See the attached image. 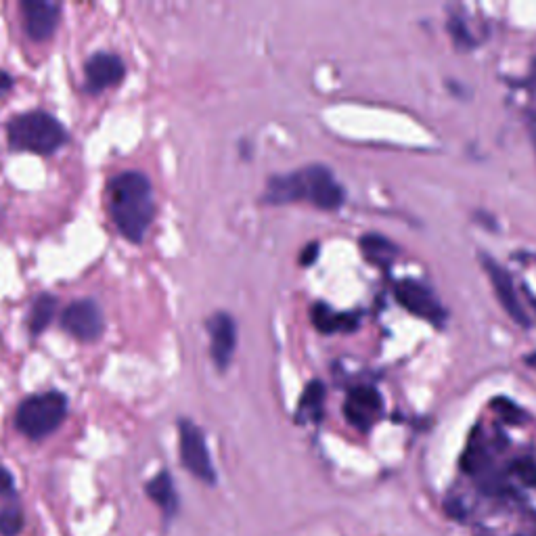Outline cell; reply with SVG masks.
Wrapping results in <instances>:
<instances>
[{"label":"cell","mask_w":536,"mask_h":536,"mask_svg":"<svg viewBox=\"0 0 536 536\" xmlns=\"http://www.w3.org/2000/svg\"><path fill=\"white\" fill-rule=\"evenodd\" d=\"M482 262H484V271H486V275L490 277V283H493V289H495V294H497L499 304L503 306V310H505L507 315H509L513 321H516L518 325L528 327L530 321H528L526 312H524V308H522V304H520V298H518V294H516V285H513L509 273L505 271V268H503L497 260H493V258L484 256Z\"/></svg>","instance_id":"cell-8"},{"label":"cell","mask_w":536,"mask_h":536,"mask_svg":"<svg viewBox=\"0 0 536 536\" xmlns=\"http://www.w3.org/2000/svg\"><path fill=\"white\" fill-rule=\"evenodd\" d=\"M296 199H308L321 210H338L344 204V189L325 166H308L268 181L266 204H292Z\"/></svg>","instance_id":"cell-2"},{"label":"cell","mask_w":536,"mask_h":536,"mask_svg":"<svg viewBox=\"0 0 536 536\" xmlns=\"http://www.w3.org/2000/svg\"><path fill=\"white\" fill-rule=\"evenodd\" d=\"M7 141L19 151L51 155L67 143V130L47 111H26L7 124Z\"/></svg>","instance_id":"cell-3"},{"label":"cell","mask_w":536,"mask_h":536,"mask_svg":"<svg viewBox=\"0 0 536 536\" xmlns=\"http://www.w3.org/2000/svg\"><path fill=\"white\" fill-rule=\"evenodd\" d=\"M11 88H13V78L7 72L0 70V97L7 95Z\"/></svg>","instance_id":"cell-23"},{"label":"cell","mask_w":536,"mask_h":536,"mask_svg":"<svg viewBox=\"0 0 536 536\" xmlns=\"http://www.w3.org/2000/svg\"><path fill=\"white\" fill-rule=\"evenodd\" d=\"M310 319L312 323H315V327L323 333H333V331H340V329H350L354 327L352 323H348L350 317H344V315H335V312L327 306V304H315L310 310Z\"/></svg>","instance_id":"cell-16"},{"label":"cell","mask_w":536,"mask_h":536,"mask_svg":"<svg viewBox=\"0 0 536 536\" xmlns=\"http://www.w3.org/2000/svg\"><path fill=\"white\" fill-rule=\"evenodd\" d=\"M526 363H528V365H530V367L536 371V352H532V354H528V356H526Z\"/></svg>","instance_id":"cell-24"},{"label":"cell","mask_w":536,"mask_h":536,"mask_svg":"<svg viewBox=\"0 0 536 536\" xmlns=\"http://www.w3.org/2000/svg\"><path fill=\"white\" fill-rule=\"evenodd\" d=\"M361 248L367 256V260H371L373 264H379V266H388L396 256H398V248L388 241L386 237L382 235H365L361 239Z\"/></svg>","instance_id":"cell-14"},{"label":"cell","mask_w":536,"mask_h":536,"mask_svg":"<svg viewBox=\"0 0 536 536\" xmlns=\"http://www.w3.org/2000/svg\"><path fill=\"white\" fill-rule=\"evenodd\" d=\"M15 493V482H13V476L9 469L0 467V495L3 497H9Z\"/></svg>","instance_id":"cell-20"},{"label":"cell","mask_w":536,"mask_h":536,"mask_svg":"<svg viewBox=\"0 0 536 536\" xmlns=\"http://www.w3.org/2000/svg\"><path fill=\"white\" fill-rule=\"evenodd\" d=\"M323 400H325V386L321 382H310L300 400V417L319 419L323 411Z\"/></svg>","instance_id":"cell-17"},{"label":"cell","mask_w":536,"mask_h":536,"mask_svg":"<svg viewBox=\"0 0 536 536\" xmlns=\"http://www.w3.org/2000/svg\"><path fill=\"white\" fill-rule=\"evenodd\" d=\"M178 432H181V459L187 467V472L199 478L206 484L216 482V472L208 453L204 432H201L193 421L183 419L178 423Z\"/></svg>","instance_id":"cell-5"},{"label":"cell","mask_w":536,"mask_h":536,"mask_svg":"<svg viewBox=\"0 0 536 536\" xmlns=\"http://www.w3.org/2000/svg\"><path fill=\"white\" fill-rule=\"evenodd\" d=\"M21 11H24V26L32 40H47L53 36L61 15L59 5L47 3V0H24Z\"/></svg>","instance_id":"cell-11"},{"label":"cell","mask_w":536,"mask_h":536,"mask_svg":"<svg viewBox=\"0 0 536 536\" xmlns=\"http://www.w3.org/2000/svg\"><path fill=\"white\" fill-rule=\"evenodd\" d=\"M208 331L212 338V359L220 371H227L231 365L235 344H237V327L231 315L227 312H216V315L208 321Z\"/></svg>","instance_id":"cell-10"},{"label":"cell","mask_w":536,"mask_h":536,"mask_svg":"<svg viewBox=\"0 0 536 536\" xmlns=\"http://www.w3.org/2000/svg\"><path fill=\"white\" fill-rule=\"evenodd\" d=\"M57 312V298L51 294H42L34 300L32 310H30V319H28V327L32 335L42 333L51 325V321L55 319Z\"/></svg>","instance_id":"cell-15"},{"label":"cell","mask_w":536,"mask_h":536,"mask_svg":"<svg viewBox=\"0 0 536 536\" xmlns=\"http://www.w3.org/2000/svg\"><path fill=\"white\" fill-rule=\"evenodd\" d=\"M396 300L402 308H407L419 319H426L432 323H440L444 319V310L440 308L436 296L430 292L426 285L417 281H400L396 285Z\"/></svg>","instance_id":"cell-7"},{"label":"cell","mask_w":536,"mask_h":536,"mask_svg":"<svg viewBox=\"0 0 536 536\" xmlns=\"http://www.w3.org/2000/svg\"><path fill=\"white\" fill-rule=\"evenodd\" d=\"M516 474H518L526 484H536V465H534L532 461H528V459L520 461V463L516 465Z\"/></svg>","instance_id":"cell-19"},{"label":"cell","mask_w":536,"mask_h":536,"mask_svg":"<svg viewBox=\"0 0 536 536\" xmlns=\"http://www.w3.org/2000/svg\"><path fill=\"white\" fill-rule=\"evenodd\" d=\"M65 415H67V398L61 392L51 390L34 394L21 402L15 415V426L30 440H40L53 434L63 423Z\"/></svg>","instance_id":"cell-4"},{"label":"cell","mask_w":536,"mask_h":536,"mask_svg":"<svg viewBox=\"0 0 536 536\" xmlns=\"http://www.w3.org/2000/svg\"><path fill=\"white\" fill-rule=\"evenodd\" d=\"M24 528V513L19 507H5L0 511V536H17Z\"/></svg>","instance_id":"cell-18"},{"label":"cell","mask_w":536,"mask_h":536,"mask_svg":"<svg viewBox=\"0 0 536 536\" xmlns=\"http://www.w3.org/2000/svg\"><path fill=\"white\" fill-rule=\"evenodd\" d=\"M107 208L120 235L141 243L155 216L149 178L141 172H122L107 183Z\"/></svg>","instance_id":"cell-1"},{"label":"cell","mask_w":536,"mask_h":536,"mask_svg":"<svg viewBox=\"0 0 536 536\" xmlns=\"http://www.w3.org/2000/svg\"><path fill=\"white\" fill-rule=\"evenodd\" d=\"M317 256H319V243H310V245H306V248H304V252L300 256V262L304 266H310L312 262L317 260Z\"/></svg>","instance_id":"cell-22"},{"label":"cell","mask_w":536,"mask_h":536,"mask_svg":"<svg viewBox=\"0 0 536 536\" xmlns=\"http://www.w3.org/2000/svg\"><path fill=\"white\" fill-rule=\"evenodd\" d=\"M147 495H149V499L155 505H158L164 511L166 518L176 516V511H178V495H176L172 478H170L168 472H160L158 476H155L147 484Z\"/></svg>","instance_id":"cell-13"},{"label":"cell","mask_w":536,"mask_h":536,"mask_svg":"<svg viewBox=\"0 0 536 536\" xmlns=\"http://www.w3.org/2000/svg\"><path fill=\"white\" fill-rule=\"evenodd\" d=\"M86 88L91 93H101L109 86H116L126 76L124 61L114 53H97L84 65Z\"/></svg>","instance_id":"cell-9"},{"label":"cell","mask_w":536,"mask_h":536,"mask_svg":"<svg viewBox=\"0 0 536 536\" xmlns=\"http://www.w3.org/2000/svg\"><path fill=\"white\" fill-rule=\"evenodd\" d=\"M495 407L501 409V415H503L507 421H520V417H522L520 409L513 407L509 400H497V402H495Z\"/></svg>","instance_id":"cell-21"},{"label":"cell","mask_w":536,"mask_h":536,"mask_svg":"<svg viewBox=\"0 0 536 536\" xmlns=\"http://www.w3.org/2000/svg\"><path fill=\"white\" fill-rule=\"evenodd\" d=\"M382 411V396L371 386H359L348 394V400L344 405L346 419L354 428L369 430L371 423L375 421L377 413Z\"/></svg>","instance_id":"cell-12"},{"label":"cell","mask_w":536,"mask_h":536,"mask_svg":"<svg viewBox=\"0 0 536 536\" xmlns=\"http://www.w3.org/2000/svg\"><path fill=\"white\" fill-rule=\"evenodd\" d=\"M61 327L78 342H95L103 333V312L95 300H78L63 310Z\"/></svg>","instance_id":"cell-6"},{"label":"cell","mask_w":536,"mask_h":536,"mask_svg":"<svg viewBox=\"0 0 536 536\" xmlns=\"http://www.w3.org/2000/svg\"><path fill=\"white\" fill-rule=\"evenodd\" d=\"M532 88H534V93H536V63H534V67H532Z\"/></svg>","instance_id":"cell-25"}]
</instances>
